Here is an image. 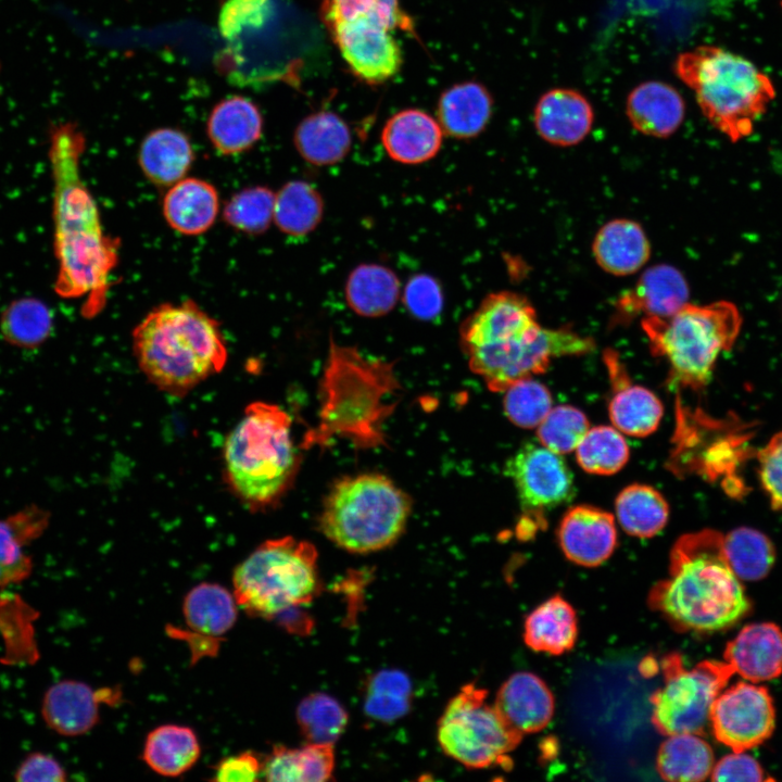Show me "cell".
Segmentation results:
<instances>
[{
    "label": "cell",
    "mask_w": 782,
    "mask_h": 782,
    "mask_svg": "<svg viewBox=\"0 0 782 782\" xmlns=\"http://www.w3.org/2000/svg\"><path fill=\"white\" fill-rule=\"evenodd\" d=\"M442 751L468 768L505 765L506 757L521 741L502 720L487 691L474 683L464 685L444 708L438 722Z\"/></svg>",
    "instance_id": "obj_10"
},
{
    "label": "cell",
    "mask_w": 782,
    "mask_h": 782,
    "mask_svg": "<svg viewBox=\"0 0 782 782\" xmlns=\"http://www.w3.org/2000/svg\"><path fill=\"white\" fill-rule=\"evenodd\" d=\"M664 685L651 697L654 727L664 735L704 734L717 696L734 670L724 660H703L685 668L679 654L663 660Z\"/></svg>",
    "instance_id": "obj_11"
},
{
    "label": "cell",
    "mask_w": 782,
    "mask_h": 782,
    "mask_svg": "<svg viewBox=\"0 0 782 782\" xmlns=\"http://www.w3.org/2000/svg\"><path fill=\"white\" fill-rule=\"evenodd\" d=\"M575 451L581 468L595 475H613L629 458L627 441L619 430L609 426L589 428Z\"/></svg>",
    "instance_id": "obj_40"
},
{
    "label": "cell",
    "mask_w": 782,
    "mask_h": 782,
    "mask_svg": "<svg viewBox=\"0 0 782 782\" xmlns=\"http://www.w3.org/2000/svg\"><path fill=\"white\" fill-rule=\"evenodd\" d=\"M232 588L251 617L274 619L308 604L319 591L316 548L292 537L266 540L235 568Z\"/></svg>",
    "instance_id": "obj_9"
},
{
    "label": "cell",
    "mask_w": 782,
    "mask_h": 782,
    "mask_svg": "<svg viewBox=\"0 0 782 782\" xmlns=\"http://www.w3.org/2000/svg\"><path fill=\"white\" fill-rule=\"evenodd\" d=\"M758 478L773 510L782 512V430L756 453Z\"/></svg>",
    "instance_id": "obj_48"
},
{
    "label": "cell",
    "mask_w": 782,
    "mask_h": 782,
    "mask_svg": "<svg viewBox=\"0 0 782 782\" xmlns=\"http://www.w3.org/2000/svg\"><path fill=\"white\" fill-rule=\"evenodd\" d=\"M641 325L653 354L668 362L672 381L699 390L710 381L718 356L739 338L743 316L731 301L688 302L670 316L644 317Z\"/></svg>",
    "instance_id": "obj_7"
},
{
    "label": "cell",
    "mask_w": 782,
    "mask_h": 782,
    "mask_svg": "<svg viewBox=\"0 0 782 782\" xmlns=\"http://www.w3.org/2000/svg\"><path fill=\"white\" fill-rule=\"evenodd\" d=\"M648 601L677 630L702 633L732 627L751 609L726 556L723 535L711 529L677 540L669 576L653 586Z\"/></svg>",
    "instance_id": "obj_3"
},
{
    "label": "cell",
    "mask_w": 782,
    "mask_h": 782,
    "mask_svg": "<svg viewBox=\"0 0 782 782\" xmlns=\"http://www.w3.org/2000/svg\"><path fill=\"white\" fill-rule=\"evenodd\" d=\"M18 782H64L66 771L61 764L43 753H31L25 757L14 773Z\"/></svg>",
    "instance_id": "obj_51"
},
{
    "label": "cell",
    "mask_w": 782,
    "mask_h": 782,
    "mask_svg": "<svg viewBox=\"0 0 782 782\" xmlns=\"http://www.w3.org/2000/svg\"><path fill=\"white\" fill-rule=\"evenodd\" d=\"M459 333L470 369L495 392L545 371L553 358L594 349L591 338L571 329L543 328L530 301L506 290L488 294Z\"/></svg>",
    "instance_id": "obj_2"
},
{
    "label": "cell",
    "mask_w": 782,
    "mask_h": 782,
    "mask_svg": "<svg viewBox=\"0 0 782 782\" xmlns=\"http://www.w3.org/2000/svg\"><path fill=\"white\" fill-rule=\"evenodd\" d=\"M83 134L72 124L52 134L49 160L53 180L55 292L84 299V316L101 313L110 276L118 263V242L105 235L99 209L81 175Z\"/></svg>",
    "instance_id": "obj_1"
},
{
    "label": "cell",
    "mask_w": 782,
    "mask_h": 782,
    "mask_svg": "<svg viewBox=\"0 0 782 782\" xmlns=\"http://www.w3.org/2000/svg\"><path fill=\"white\" fill-rule=\"evenodd\" d=\"M162 211L168 226L186 236L207 231L219 211L216 188L200 178H182L163 198Z\"/></svg>",
    "instance_id": "obj_25"
},
{
    "label": "cell",
    "mask_w": 782,
    "mask_h": 782,
    "mask_svg": "<svg viewBox=\"0 0 782 782\" xmlns=\"http://www.w3.org/2000/svg\"><path fill=\"white\" fill-rule=\"evenodd\" d=\"M626 114L634 129L655 138H668L681 126L685 103L671 85L647 80L635 86L627 97Z\"/></svg>",
    "instance_id": "obj_21"
},
{
    "label": "cell",
    "mask_w": 782,
    "mask_h": 782,
    "mask_svg": "<svg viewBox=\"0 0 782 782\" xmlns=\"http://www.w3.org/2000/svg\"><path fill=\"white\" fill-rule=\"evenodd\" d=\"M504 392V412L518 427H538L552 409L548 389L531 377L515 381Z\"/></svg>",
    "instance_id": "obj_43"
},
{
    "label": "cell",
    "mask_w": 782,
    "mask_h": 782,
    "mask_svg": "<svg viewBox=\"0 0 782 782\" xmlns=\"http://www.w3.org/2000/svg\"><path fill=\"white\" fill-rule=\"evenodd\" d=\"M409 683L398 671H383L377 674L368 690L367 711L379 719H393L408 707Z\"/></svg>",
    "instance_id": "obj_45"
},
{
    "label": "cell",
    "mask_w": 782,
    "mask_h": 782,
    "mask_svg": "<svg viewBox=\"0 0 782 782\" xmlns=\"http://www.w3.org/2000/svg\"><path fill=\"white\" fill-rule=\"evenodd\" d=\"M443 134L438 119L427 112L405 109L386 122L381 131V143L393 161L416 165L438 154Z\"/></svg>",
    "instance_id": "obj_20"
},
{
    "label": "cell",
    "mask_w": 782,
    "mask_h": 782,
    "mask_svg": "<svg viewBox=\"0 0 782 782\" xmlns=\"http://www.w3.org/2000/svg\"><path fill=\"white\" fill-rule=\"evenodd\" d=\"M275 193L254 186L235 193L223 210L224 220L247 235H261L274 220Z\"/></svg>",
    "instance_id": "obj_42"
},
{
    "label": "cell",
    "mask_w": 782,
    "mask_h": 782,
    "mask_svg": "<svg viewBox=\"0 0 782 782\" xmlns=\"http://www.w3.org/2000/svg\"><path fill=\"white\" fill-rule=\"evenodd\" d=\"M323 215V197L307 181H289L275 193L274 223L288 236L298 238L311 234Z\"/></svg>",
    "instance_id": "obj_36"
},
{
    "label": "cell",
    "mask_w": 782,
    "mask_h": 782,
    "mask_svg": "<svg viewBox=\"0 0 782 782\" xmlns=\"http://www.w3.org/2000/svg\"><path fill=\"white\" fill-rule=\"evenodd\" d=\"M131 337L140 370L171 394H185L219 373L227 362L219 324L192 300L155 306Z\"/></svg>",
    "instance_id": "obj_4"
},
{
    "label": "cell",
    "mask_w": 782,
    "mask_h": 782,
    "mask_svg": "<svg viewBox=\"0 0 782 782\" xmlns=\"http://www.w3.org/2000/svg\"><path fill=\"white\" fill-rule=\"evenodd\" d=\"M592 253L597 265L614 276L639 272L649 260L651 244L642 226L628 218H616L596 232Z\"/></svg>",
    "instance_id": "obj_23"
},
{
    "label": "cell",
    "mask_w": 782,
    "mask_h": 782,
    "mask_svg": "<svg viewBox=\"0 0 782 782\" xmlns=\"http://www.w3.org/2000/svg\"><path fill=\"white\" fill-rule=\"evenodd\" d=\"M297 721L307 743L333 744L346 727L348 714L333 697L315 693L299 704Z\"/></svg>",
    "instance_id": "obj_41"
},
{
    "label": "cell",
    "mask_w": 782,
    "mask_h": 782,
    "mask_svg": "<svg viewBox=\"0 0 782 782\" xmlns=\"http://www.w3.org/2000/svg\"><path fill=\"white\" fill-rule=\"evenodd\" d=\"M494 707L504 723L524 735L544 729L554 714V698L538 676L522 671L510 676L500 688Z\"/></svg>",
    "instance_id": "obj_18"
},
{
    "label": "cell",
    "mask_w": 782,
    "mask_h": 782,
    "mask_svg": "<svg viewBox=\"0 0 782 782\" xmlns=\"http://www.w3.org/2000/svg\"><path fill=\"white\" fill-rule=\"evenodd\" d=\"M524 639L535 652L559 655L570 651L577 639L575 609L559 595L548 598L527 617Z\"/></svg>",
    "instance_id": "obj_34"
},
{
    "label": "cell",
    "mask_w": 782,
    "mask_h": 782,
    "mask_svg": "<svg viewBox=\"0 0 782 782\" xmlns=\"http://www.w3.org/2000/svg\"><path fill=\"white\" fill-rule=\"evenodd\" d=\"M616 514L626 532L643 539L654 537L665 527L669 508L656 489L635 483L618 494Z\"/></svg>",
    "instance_id": "obj_37"
},
{
    "label": "cell",
    "mask_w": 782,
    "mask_h": 782,
    "mask_svg": "<svg viewBox=\"0 0 782 782\" xmlns=\"http://www.w3.org/2000/svg\"><path fill=\"white\" fill-rule=\"evenodd\" d=\"M615 393L608 405L609 418L617 430L632 437H645L654 432L663 417L659 399L648 389L631 384L620 369L615 355L607 352Z\"/></svg>",
    "instance_id": "obj_24"
},
{
    "label": "cell",
    "mask_w": 782,
    "mask_h": 782,
    "mask_svg": "<svg viewBox=\"0 0 782 782\" xmlns=\"http://www.w3.org/2000/svg\"><path fill=\"white\" fill-rule=\"evenodd\" d=\"M588 430V418L580 409L559 405L552 407L538 426V438L548 450L566 454L576 450Z\"/></svg>",
    "instance_id": "obj_44"
},
{
    "label": "cell",
    "mask_w": 782,
    "mask_h": 782,
    "mask_svg": "<svg viewBox=\"0 0 782 782\" xmlns=\"http://www.w3.org/2000/svg\"><path fill=\"white\" fill-rule=\"evenodd\" d=\"M182 614L193 634L219 642L236 623L238 604L220 584L202 582L186 594Z\"/></svg>",
    "instance_id": "obj_30"
},
{
    "label": "cell",
    "mask_w": 782,
    "mask_h": 782,
    "mask_svg": "<svg viewBox=\"0 0 782 782\" xmlns=\"http://www.w3.org/2000/svg\"><path fill=\"white\" fill-rule=\"evenodd\" d=\"M193 160L189 137L177 128L151 130L139 147V166L148 180L159 187H171L185 178Z\"/></svg>",
    "instance_id": "obj_28"
},
{
    "label": "cell",
    "mask_w": 782,
    "mask_h": 782,
    "mask_svg": "<svg viewBox=\"0 0 782 782\" xmlns=\"http://www.w3.org/2000/svg\"><path fill=\"white\" fill-rule=\"evenodd\" d=\"M557 535L565 556L586 567L605 562L617 544L614 516L590 505H577L568 509Z\"/></svg>",
    "instance_id": "obj_15"
},
{
    "label": "cell",
    "mask_w": 782,
    "mask_h": 782,
    "mask_svg": "<svg viewBox=\"0 0 782 782\" xmlns=\"http://www.w3.org/2000/svg\"><path fill=\"white\" fill-rule=\"evenodd\" d=\"M412 503L406 493L379 474L338 480L324 500L321 532L351 553H370L393 544L403 533Z\"/></svg>",
    "instance_id": "obj_8"
},
{
    "label": "cell",
    "mask_w": 782,
    "mask_h": 782,
    "mask_svg": "<svg viewBox=\"0 0 782 782\" xmlns=\"http://www.w3.org/2000/svg\"><path fill=\"white\" fill-rule=\"evenodd\" d=\"M224 465L229 487L243 503L252 507L275 504L299 466L289 415L275 404H249L225 441Z\"/></svg>",
    "instance_id": "obj_5"
},
{
    "label": "cell",
    "mask_w": 782,
    "mask_h": 782,
    "mask_svg": "<svg viewBox=\"0 0 782 782\" xmlns=\"http://www.w3.org/2000/svg\"><path fill=\"white\" fill-rule=\"evenodd\" d=\"M492 110L493 99L485 86L475 80L463 81L442 92L437 119L447 136L471 139L485 129Z\"/></svg>",
    "instance_id": "obj_26"
},
{
    "label": "cell",
    "mask_w": 782,
    "mask_h": 782,
    "mask_svg": "<svg viewBox=\"0 0 782 782\" xmlns=\"http://www.w3.org/2000/svg\"><path fill=\"white\" fill-rule=\"evenodd\" d=\"M723 547L733 572L741 581L765 578L775 560L771 540L749 527H740L723 535Z\"/></svg>",
    "instance_id": "obj_39"
},
{
    "label": "cell",
    "mask_w": 782,
    "mask_h": 782,
    "mask_svg": "<svg viewBox=\"0 0 782 782\" xmlns=\"http://www.w3.org/2000/svg\"><path fill=\"white\" fill-rule=\"evenodd\" d=\"M263 126L257 104L234 94L214 105L206 122V134L217 152L232 155L251 149L261 139Z\"/></svg>",
    "instance_id": "obj_22"
},
{
    "label": "cell",
    "mask_w": 782,
    "mask_h": 782,
    "mask_svg": "<svg viewBox=\"0 0 782 782\" xmlns=\"http://www.w3.org/2000/svg\"><path fill=\"white\" fill-rule=\"evenodd\" d=\"M723 660L749 682L778 678L782 674V630L773 622L745 626L728 642Z\"/></svg>",
    "instance_id": "obj_19"
},
{
    "label": "cell",
    "mask_w": 782,
    "mask_h": 782,
    "mask_svg": "<svg viewBox=\"0 0 782 782\" xmlns=\"http://www.w3.org/2000/svg\"><path fill=\"white\" fill-rule=\"evenodd\" d=\"M715 9H728L743 0H708Z\"/></svg>",
    "instance_id": "obj_52"
},
{
    "label": "cell",
    "mask_w": 782,
    "mask_h": 782,
    "mask_svg": "<svg viewBox=\"0 0 782 782\" xmlns=\"http://www.w3.org/2000/svg\"><path fill=\"white\" fill-rule=\"evenodd\" d=\"M50 514L36 505L0 519V588L26 580L33 571L26 545L41 535Z\"/></svg>",
    "instance_id": "obj_27"
},
{
    "label": "cell",
    "mask_w": 782,
    "mask_h": 782,
    "mask_svg": "<svg viewBox=\"0 0 782 782\" xmlns=\"http://www.w3.org/2000/svg\"><path fill=\"white\" fill-rule=\"evenodd\" d=\"M673 71L694 91L708 122L732 142L753 133L775 96L771 79L752 62L715 46L680 53Z\"/></svg>",
    "instance_id": "obj_6"
},
{
    "label": "cell",
    "mask_w": 782,
    "mask_h": 782,
    "mask_svg": "<svg viewBox=\"0 0 782 782\" xmlns=\"http://www.w3.org/2000/svg\"><path fill=\"white\" fill-rule=\"evenodd\" d=\"M709 724L716 740L741 753L767 741L775 727V709L767 688L741 681L715 699Z\"/></svg>",
    "instance_id": "obj_12"
},
{
    "label": "cell",
    "mask_w": 782,
    "mask_h": 782,
    "mask_svg": "<svg viewBox=\"0 0 782 782\" xmlns=\"http://www.w3.org/2000/svg\"><path fill=\"white\" fill-rule=\"evenodd\" d=\"M53 330V314L35 298L10 303L0 317V333L5 342L21 349H35L46 342Z\"/></svg>",
    "instance_id": "obj_38"
},
{
    "label": "cell",
    "mask_w": 782,
    "mask_h": 782,
    "mask_svg": "<svg viewBox=\"0 0 782 782\" xmlns=\"http://www.w3.org/2000/svg\"><path fill=\"white\" fill-rule=\"evenodd\" d=\"M273 12V0H227L218 16L219 34L234 40L242 31L261 28Z\"/></svg>",
    "instance_id": "obj_46"
},
{
    "label": "cell",
    "mask_w": 782,
    "mask_h": 782,
    "mask_svg": "<svg viewBox=\"0 0 782 782\" xmlns=\"http://www.w3.org/2000/svg\"><path fill=\"white\" fill-rule=\"evenodd\" d=\"M408 313L420 320H431L443 308V292L436 278L427 274L413 276L403 290Z\"/></svg>",
    "instance_id": "obj_47"
},
{
    "label": "cell",
    "mask_w": 782,
    "mask_h": 782,
    "mask_svg": "<svg viewBox=\"0 0 782 782\" xmlns=\"http://www.w3.org/2000/svg\"><path fill=\"white\" fill-rule=\"evenodd\" d=\"M263 778V759L245 751L220 759L214 767L212 781L252 782Z\"/></svg>",
    "instance_id": "obj_50"
},
{
    "label": "cell",
    "mask_w": 782,
    "mask_h": 782,
    "mask_svg": "<svg viewBox=\"0 0 782 782\" xmlns=\"http://www.w3.org/2000/svg\"><path fill=\"white\" fill-rule=\"evenodd\" d=\"M200 755L199 739L191 728L167 723L148 733L141 758L155 773L175 778L190 770Z\"/></svg>",
    "instance_id": "obj_31"
},
{
    "label": "cell",
    "mask_w": 782,
    "mask_h": 782,
    "mask_svg": "<svg viewBox=\"0 0 782 782\" xmlns=\"http://www.w3.org/2000/svg\"><path fill=\"white\" fill-rule=\"evenodd\" d=\"M593 121L591 103L581 92L571 88L546 91L533 111L538 135L558 147H570L582 141L590 133Z\"/></svg>",
    "instance_id": "obj_17"
},
{
    "label": "cell",
    "mask_w": 782,
    "mask_h": 782,
    "mask_svg": "<svg viewBox=\"0 0 782 782\" xmlns=\"http://www.w3.org/2000/svg\"><path fill=\"white\" fill-rule=\"evenodd\" d=\"M710 778L714 781L760 782L772 780L759 762L745 752L726 755L714 765Z\"/></svg>",
    "instance_id": "obj_49"
},
{
    "label": "cell",
    "mask_w": 782,
    "mask_h": 782,
    "mask_svg": "<svg viewBox=\"0 0 782 782\" xmlns=\"http://www.w3.org/2000/svg\"><path fill=\"white\" fill-rule=\"evenodd\" d=\"M522 509L538 513L569 502L575 494L573 477L563 459L547 447L522 445L506 463Z\"/></svg>",
    "instance_id": "obj_13"
},
{
    "label": "cell",
    "mask_w": 782,
    "mask_h": 782,
    "mask_svg": "<svg viewBox=\"0 0 782 782\" xmlns=\"http://www.w3.org/2000/svg\"><path fill=\"white\" fill-rule=\"evenodd\" d=\"M349 307L364 317H380L391 312L401 295V283L393 270L380 264H360L350 274L344 288Z\"/></svg>",
    "instance_id": "obj_33"
},
{
    "label": "cell",
    "mask_w": 782,
    "mask_h": 782,
    "mask_svg": "<svg viewBox=\"0 0 782 782\" xmlns=\"http://www.w3.org/2000/svg\"><path fill=\"white\" fill-rule=\"evenodd\" d=\"M333 768V744L307 743L302 747L277 745L263 759V779L278 782H321L330 780Z\"/></svg>",
    "instance_id": "obj_32"
},
{
    "label": "cell",
    "mask_w": 782,
    "mask_h": 782,
    "mask_svg": "<svg viewBox=\"0 0 782 782\" xmlns=\"http://www.w3.org/2000/svg\"><path fill=\"white\" fill-rule=\"evenodd\" d=\"M293 141L297 151L307 163L328 166L341 162L348 155L352 136L340 115L332 111H318L298 124Z\"/></svg>",
    "instance_id": "obj_29"
},
{
    "label": "cell",
    "mask_w": 782,
    "mask_h": 782,
    "mask_svg": "<svg viewBox=\"0 0 782 782\" xmlns=\"http://www.w3.org/2000/svg\"><path fill=\"white\" fill-rule=\"evenodd\" d=\"M690 290L683 274L672 265L657 264L642 273L634 287L616 302L617 320L640 314L667 317L688 303Z\"/></svg>",
    "instance_id": "obj_16"
},
{
    "label": "cell",
    "mask_w": 782,
    "mask_h": 782,
    "mask_svg": "<svg viewBox=\"0 0 782 782\" xmlns=\"http://www.w3.org/2000/svg\"><path fill=\"white\" fill-rule=\"evenodd\" d=\"M121 694L113 689L93 690L87 683L62 680L51 685L41 703V716L49 729L63 736H79L91 731L100 720L102 703H118Z\"/></svg>",
    "instance_id": "obj_14"
},
{
    "label": "cell",
    "mask_w": 782,
    "mask_h": 782,
    "mask_svg": "<svg viewBox=\"0 0 782 782\" xmlns=\"http://www.w3.org/2000/svg\"><path fill=\"white\" fill-rule=\"evenodd\" d=\"M715 765L710 745L695 733L668 735L659 747L656 768L667 781H703Z\"/></svg>",
    "instance_id": "obj_35"
}]
</instances>
